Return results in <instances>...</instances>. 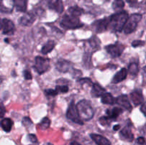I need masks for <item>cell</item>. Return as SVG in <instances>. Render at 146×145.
Here are the masks:
<instances>
[{
  "label": "cell",
  "mask_w": 146,
  "mask_h": 145,
  "mask_svg": "<svg viewBox=\"0 0 146 145\" xmlns=\"http://www.w3.org/2000/svg\"><path fill=\"white\" fill-rule=\"evenodd\" d=\"M78 82H79L81 84H84V83H87L89 85H93L94 84H92V81L89 79V78H81V79H79L78 80Z\"/></svg>",
  "instance_id": "33"
},
{
  "label": "cell",
  "mask_w": 146,
  "mask_h": 145,
  "mask_svg": "<svg viewBox=\"0 0 146 145\" xmlns=\"http://www.w3.org/2000/svg\"><path fill=\"white\" fill-rule=\"evenodd\" d=\"M141 111L146 117V103H143L141 107Z\"/></svg>",
  "instance_id": "36"
},
{
  "label": "cell",
  "mask_w": 146,
  "mask_h": 145,
  "mask_svg": "<svg viewBox=\"0 0 146 145\" xmlns=\"http://www.w3.org/2000/svg\"><path fill=\"white\" fill-rule=\"evenodd\" d=\"M48 7L58 14H61L64 11V5L61 0H48Z\"/></svg>",
  "instance_id": "13"
},
{
  "label": "cell",
  "mask_w": 146,
  "mask_h": 145,
  "mask_svg": "<svg viewBox=\"0 0 146 145\" xmlns=\"http://www.w3.org/2000/svg\"><path fill=\"white\" fill-rule=\"evenodd\" d=\"M70 145H81V144H80L78 143L77 142H72L71 144H70Z\"/></svg>",
  "instance_id": "41"
},
{
  "label": "cell",
  "mask_w": 146,
  "mask_h": 145,
  "mask_svg": "<svg viewBox=\"0 0 146 145\" xmlns=\"http://www.w3.org/2000/svg\"><path fill=\"white\" fill-rule=\"evenodd\" d=\"M145 45V42H144L143 41H141V40H135V41H133L132 43V45L134 48L143 46V45Z\"/></svg>",
  "instance_id": "32"
},
{
  "label": "cell",
  "mask_w": 146,
  "mask_h": 145,
  "mask_svg": "<svg viewBox=\"0 0 146 145\" xmlns=\"http://www.w3.org/2000/svg\"><path fill=\"white\" fill-rule=\"evenodd\" d=\"M125 49V45L120 43H115L106 46V50L112 58H118L122 54Z\"/></svg>",
  "instance_id": "7"
},
{
  "label": "cell",
  "mask_w": 146,
  "mask_h": 145,
  "mask_svg": "<svg viewBox=\"0 0 146 145\" xmlns=\"http://www.w3.org/2000/svg\"><path fill=\"white\" fill-rule=\"evenodd\" d=\"M116 103L129 112L132 110V105L126 95H122L116 98Z\"/></svg>",
  "instance_id": "12"
},
{
  "label": "cell",
  "mask_w": 146,
  "mask_h": 145,
  "mask_svg": "<svg viewBox=\"0 0 146 145\" xmlns=\"http://www.w3.org/2000/svg\"><path fill=\"white\" fill-rule=\"evenodd\" d=\"M101 102L102 103L106 104V105H113L114 104L116 103V99L113 97L109 92H106L102 97H101Z\"/></svg>",
  "instance_id": "21"
},
{
  "label": "cell",
  "mask_w": 146,
  "mask_h": 145,
  "mask_svg": "<svg viewBox=\"0 0 146 145\" xmlns=\"http://www.w3.org/2000/svg\"><path fill=\"white\" fill-rule=\"evenodd\" d=\"M50 124H51V121L48 117L43 118L42 120L41 121L39 124H38V127L42 130H45L47 129L50 127Z\"/></svg>",
  "instance_id": "26"
},
{
  "label": "cell",
  "mask_w": 146,
  "mask_h": 145,
  "mask_svg": "<svg viewBox=\"0 0 146 145\" xmlns=\"http://www.w3.org/2000/svg\"><path fill=\"white\" fill-rule=\"evenodd\" d=\"M84 63L85 66L87 68H92V63H91V54L88 55V54H85L84 57ZM85 67V68H86Z\"/></svg>",
  "instance_id": "28"
},
{
  "label": "cell",
  "mask_w": 146,
  "mask_h": 145,
  "mask_svg": "<svg viewBox=\"0 0 146 145\" xmlns=\"http://www.w3.org/2000/svg\"><path fill=\"white\" fill-rule=\"evenodd\" d=\"M73 64L71 63V62L69 61H66V60H64V59H59L56 63V69L57 71H59L61 72H67L72 67Z\"/></svg>",
  "instance_id": "11"
},
{
  "label": "cell",
  "mask_w": 146,
  "mask_h": 145,
  "mask_svg": "<svg viewBox=\"0 0 146 145\" xmlns=\"http://www.w3.org/2000/svg\"><path fill=\"white\" fill-rule=\"evenodd\" d=\"M55 90L57 93H66L68 92V87L67 85H57Z\"/></svg>",
  "instance_id": "29"
},
{
  "label": "cell",
  "mask_w": 146,
  "mask_h": 145,
  "mask_svg": "<svg viewBox=\"0 0 146 145\" xmlns=\"http://www.w3.org/2000/svg\"><path fill=\"white\" fill-rule=\"evenodd\" d=\"M68 11L71 15L74 16H77V17L81 16V14L84 13V10H83V9L80 8V7H77V6H74V7H70V8L68 9Z\"/></svg>",
  "instance_id": "24"
},
{
  "label": "cell",
  "mask_w": 146,
  "mask_h": 145,
  "mask_svg": "<svg viewBox=\"0 0 146 145\" xmlns=\"http://www.w3.org/2000/svg\"><path fill=\"white\" fill-rule=\"evenodd\" d=\"M90 136L97 145H111V142L105 136L97 134H91Z\"/></svg>",
  "instance_id": "15"
},
{
  "label": "cell",
  "mask_w": 146,
  "mask_h": 145,
  "mask_svg": "<svg viewBox=\"0 0 146 145\" xmlns=\"http://www.w3.org/2000/svg\"><path fill=\"white\" fill-rule=\"evenodd\" d=\"M44 93H45V95H46V96L54 97V96H56V95H58L56 90H53V89L45 90H44Z\"/></svg>",
  "instance_id": "30"
},
{
  "label": "cell",
  "mask_w": 146,
  "mask_h": 145,
  "mask_svg": "<svg viewBox=\"0 0 146 145\" xmlns=\"http://www.w3.org/2000/svg\"><path fill=\"white\" fill-rule=\"evenodd\" d=\"M142 18V15L141 14H133L128 18L126 24L123 28L124 33L126 34H131L134 32L138 26V23Z\"/></svg>",
  "instance_id": "4"
},
{
  "label": "cell",
  "mask_w": 146,
  "mask_h": 145,
  "mask_svg": "<svg viewBox=\"0 0 146 145\" xmlns=\"http://www.w3.org/2000/svg\"><path fill=\"white\" fill-rule=\"evenodd\" d=\"M28 137H29V140L31 141L32 143H36V142H37V138H36V136L35 134H29Z\"/></svg>",
  "instance_id": "35"
},
{
  "label": "cell",
  "mask_w": 146,
  "mask_h": 145,
  "mask_svg": "<svg viewBox=\"0 0 146 145\" xmlns=\"http://www.w3.org/2000/svg\"><path fill=\"white\" fill-rule=\"evenodd\" d=\"M136 1L137 0H127V1H128V2L131 4H133L134 3L136 2Z\"/></svg>",
  "instance_id": "39"
},
{
  "label": "cell",
  "mask_w": 146,
  "mask_h": 145,
  "mask_svg": "<svg viewBox=\"0 0 146 145\" xmlns=\"http://www.w3.org/2000/svg\"><path fill=\"white\" fill-rule=\"evenodd\" d=\"M123 109L121 107H115L112 108L111 109H107L106 115L110 119H113L118 117L121 114H122Z\"/></svg>",
  "instance_id": "19"
},
{
  "label": "cell",
  "mask_w": 146,
  "mask_h": 145,
  "mask_svg": "<svg viewBox=\"0 0 146 145\" xmlns=\"http://www.w3.org/2000/svg\"><path fill=\"white\" fill-rule=\"evenodd\" d=\"M14 122L10 118H4L1 121V127L6 132H9L11 130Z\"/></svg>",
  "instance_id": "22"
},
{
  "label": "cell",
  "mask_w": 146,
  "mask_h": 145,
  "mask_svg": "<svg viewBox=\"0 0 146 145\" xmlns=\"http://www.w3.org/2000/svg\"><path fill=\"white\" fill-rule=\"evenodd\" d=\"M128 71L133 76L138 75V72H139V67H138V64L136 63H132L130 64L128 66Z\"/></svg>",
  "instance_id": "25"
},
{
  "label": "cell",
  "mask_w": 146,
  "mask_h": 145,
  "mask_svg": "<svg viewBox=\"0 0 146 145\" xmlns=\"http://www.w3.org/2000/svg\"><path fill=\"white\" fill-rule=\"evenodd\" d=\"M50 68L49 59L41 56H36L35 58V64L34 68L39 75L46 72Z\"/></svg>",
  "instance_id": "5"
},
{
  "label": "cell",
  "mask_w": 146,
  "mask_h": 145,
  "mask_svg": "<svg viewBox=\"0 0 146 145\" xmlns=\"http://www.w3.org/2000/svg\"><path fill=\"white\" fill-rule=\"evenodd\" d=\"M12 1L17 11L25 12L27 8L28 0H12Z\"/></svg>",
  "instance_id": "20"
},
{
  "label": "cell",
  "mask_w": 146,
  "mask_h": 145,
  "mask_svg": "<svg viewBox=\"0 0 146 145\" xmlns=\"http://www.w3.org/2000/svg\"><path fill=\"white\" fill-rule=\"evenodd\" d=\"M108 18H103V19L97 20L92 24L93 28L97 33H102L106 31L108 28Z\"/></svg>",
  "instance_id": "9"
},
{
  "label": "cell",
  "mask_w": 146,
  "mask_h": 145,
  "mask_svg": "<svg viewBox=\"0 0 146 145\" xmlns=\"http://www.w3.org/2000/svg\"><path fill=\"white\" fill-rule=\"evenodd\" d=\"M36 20V15L32 12L26 14L25 15L21 16L19 19V24L24 26H29L32 25L33 23Z\"/></svg>",
  "instance_id": "10"
},
{
  "label": "cell",
  "mask_w": 146,
  "mask_h": 145,
  "mask_svg": "<svg viewBox=\"0 0 146 145\" xmlns=\"http://www.w3.org/2000/svg\"><path fill=\"white\" fill-rule=\"evenodd\" d=\"M61 26L66 29H76V28H81L84 26L82 23H81L79 18L77 16L71 15H64L60 23Z\"/></svg>",
  "instance_id": "3"
},
{
  "label": "cell",
  "mask_w": 146,
  "mask_h": 145,
  "mask_svg": "<svg viewBox=\"0 0 146 145\" xmlns=\"http://www.w3.org/2000/svg\"><path fill=\"white\" fill-rule=\"evenodd\" d=\"M120 136H121V139L128 141V142H132L134 138L133 134L129 127L123 128L120 132Z\"/></svg>",
  "instance_id": "18"
},
{
  "label": "cell",
  "mask_w": 146,
  "mask_h": 145,
  "mask_svg": "<svg viewBox=\"0 0 146 145\" xmlns=\"http://www.w3.org/2000/svg\"><path fill=\"white\" fill-rule=\"evenodd\" d=\"M137 142H138L139 144H144L145 143V140L143 137H139L137 139Z\"/></svg>",
  "instance_id": "37"
},
{
  "label": "cell",
  "mask_w": 146,
  "mask_h": 145,
  "mask_svg": "<svg viewBox=\"0 0 146 145\" xmlns=\"http://www.w3.org/2000/svg\"><path fill=\"white\" fill-rule=\"evenodd\" d=\"M143 72H144V75H145V77H146V66L144 67V68H143Z\"/></svg>",
  "instance_id": "42"
},
{
  "label": "cell",
  "mask_w": 146,
  "mask_h": 145,
  "mask_svg": "<svg viewBox=\"0 0 146 145\" xmlns=\"http://www.w3.org/2000/svg\"><path fill=\"white\" fill-rule=\"evenodd\" d=\"M131 99L135 106L143 103L144 98L141 90H135L131 93Z\"/></svg>",
  "instance_id": "14"
},
{
  "label": "cell",
  "mask_w": 146,
  "mask_h": 145,
  "mask_svg": "<svg viewBox=\"0 0 146 145\" xmlns=\"http://www.w3.org/2000/svg\"><path fill=\"white\" fill-rule=\"evenodd\" d=\"M91 93L94 98L102 97L106 93V90L103 87H101L99 84L95 83L92 85V90H91Z\"/></svg>",
  "instance_id": "17"
},
{
  "label": "cell",
  "mask_w": 146,
  "mask_h": 145,
  "mask_svg": "<svg viewBox=\"0 0 146 145\" xmlns=\"http://www.w3.org/2000/svg\"><path fill=\"white\" fill-rule=\"evenodd\" d=\"M1 32L3 34L6 35H13L15 32V26L12 21L8 19V18H3L1 20Z\"/></svg>",
  "instance_id": "8"
},
{
  "label": "cell",
  "mask_w": 146,
  "mask_h": 145,
  "mask_svg": "<svg viewBox=\"0 0 146 145\" xmlns=\"http://www.w3.org/2000/svg\"><path fill=\"white\" fill-rule=\"evenodd\" d=\"M23 125L26 127H29L31 125H32V122H31V119L28 117H25L22 120Z\"/></svg>",
  "instance_id": "31"
},
{
  "label": "cell",
  "mask_w": 146,
  "mask_h": 145,
  "mask_svg": "<svg viewBox=\"0 0 146 145\" xmlns=\"http://www.w3.org/2000/svg\"><path fill=\"white\" fill-rule=\"evenodd\" d=\"M76 107L80 117L82 120L88 121L92 119L94 115V112L89 101L82 100L78 102Z\"/></svg>",
  "instance_id": "2"
},
{
  "label": "cell",
  "mask_w": 146,
  "mask_h": 145,
  "mask_svg": "<svg viewBox=\"0 0 146 145\" xmlns=\"http://www.w3.org/2000/svg\"><path fill=\"white\" fill-rule=\"evenodd\" d=\"M1 117H3L4 115V105L3 104H1Z\"/></svg>",
  "instance_id": "38"
},
{
  "label": "cell",
  "mask_w": 146,
  "mask_h": 145,
  "mask_svg": "<svg viewBox=\"0 0 146 145\" xmlns=\"http://www.w3.org/2000/svg\"><path fill=\"white\" fill-rule=\"evenodd\" d=\"M127 74H128V71H127L126 68H121V69L118 72H117L116 74L114 75V77L113 78L112 80V82L116 84L118 83V82H122L123 80H124L126 78Z\"/></svg>",
  "instance_id": "16"
},
{
  "label": "cell",
  "mask_w": 146,
  "mask_h": 145,
  "mask_svg": "<svg viewBox=\"0 0 146 145\" xmlns=\"http://www.w3.org/2000/svg\"><path fill=\"white\" fill-rule=\"evenodd\" d=\"M125 6V3L123 0H114L113 2L112 7L115 11H120L123 9V8Z\"/></svg>",
  "instance_id": "27"
},
{
  "label": "cell",
  "mask_w": 146,
  "mask_h": 145,
  "mask_svg": "<svg viewBox=\"0 0 146 145\" xmlns=\"http://www.w3.org/2000/svg\"><path fill=\"white\" fill-rule=\"evenodd\" d=\"M55 45L56 43L54 42V41H52V40H51V41H48V42L46 43L45 45H44V46L42 47V48H41V53L44 54V55L48 54V53L52 51V50L54 49Z\"/></svg>",
  "instance_id": "23"
},
{
  "label": "cell",
  "mask_w": 146,
  "mask_h": 145,
  "mask_svg": "<svg viewBox=\"0 0 146 145\" xmlns=\"http://www.w3.org/2000/svg\"><path fill=\"white\" fill-rule=\"evenodd\" d=\"M128 18V14L126 11H121L115 13L108 18V28L115 32L121 31L125 27Z\"/></svg>",
  "instance_id": "1"
},
{
  "label": "cell",
  "mask_w": 146,
  "mask_h": 145,
  "mask_svg": "<svg viewBox=\"0 0 146 145\" xmlns=\"http://www.w3.org/2000/svg\"><path fill=\"white\" fill-rule=\"evenodd\" d=\"M106 1H110V0H106Z\"/></svg>",
  "instance_id": "43"
},
{
  "label": "cell",
  "mask_w": 146,
  "mask_h": 145,
  "mask_svg": "<svg viewBox=\"0 0 146 145\" xmlns=\"http://www.w3.org/2000/svg\"><path fill=\"white\" fill-rule=\"evenodd\" d=\"M23 75H24V79L27 80L32 79V75H31V72H30L29 71H27V70L24 71V72H23Z\"/></svg>",
  "instance_id": "34"
},
{
  "label": "cell",
  "mask_w": 146,
  "mask_h": 145,
  "mask_svg": "<svg viewBox=\"0 0 146 145\" xmlns=\"http://www.w3.org/2000/svg\"><path fill=\"white\" fill-rule=\"evenodd\" d=\"M120 127H120V125H115V126L113 127V129L115 131H117L120 129Z\"/></svg>",
  "instance_id": "40"
},
{
  "label": "cell",
  "mask_w": 146,
  "mask_h": 145,
  "mask_svg": "<svg viewBox=\"0 0 146 145\" xmlns=\"http://www.w3.org/2000/svg\"><path fill=\"white\" fill-rule=\"evenodd\" d=\"M66 117L68 119H69L70 120L75 122V123L81 125H84V121L80 117L78 109H77V107L75 105L74 101H72L70 103L69 107H68V110H67L66 112Z\"/></svg>",
  "instance_id": "6"
}]
</instances>
